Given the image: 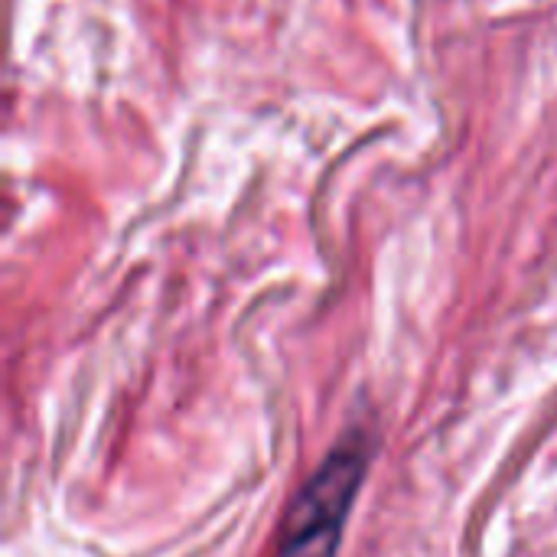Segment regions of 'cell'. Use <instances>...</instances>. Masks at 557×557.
Here are the masks:
<instances>
[{
    "label": "cell",
    "mask_w": 557,
    "mask_h": 557,
    "mask_svg": "<svg viewBox=\"0 0 557 557\" xmlns=\"http://www.w3.org/2000/svg\"><path fill=\"white\" fill-rule=\"evenodd\" d=\"M372 460L369 437L349 431L304 483L287 509L281 542L271 557H336L352 503Z\"/></svg>",
    "instance_id": "6da1fadb"
}]
</instances>
